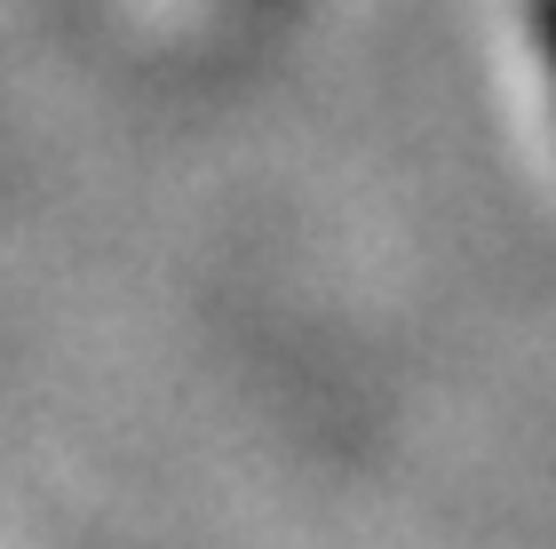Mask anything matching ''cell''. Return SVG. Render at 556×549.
I'll return each mask as SVG.
<instances>
[{
    "label": "cell",
    "mask_w": 556,
    "mask_h": 549,
    "mask_svg": "<svg viewBox=\"0 0 556 549\" xmlns=\"http://www.w3.org/2000/svg\"><path fill=\"white\" fill-rule=\"evenodd\" d=\"M541 24H548V64H556V0H541Z\"/></svg>",
    "instance_id": "cell-1"
}]
</instances>
